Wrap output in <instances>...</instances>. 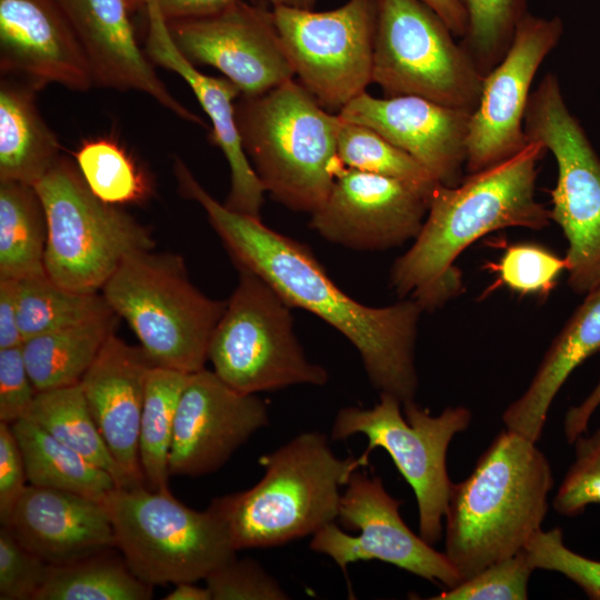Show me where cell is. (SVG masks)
<instances>
[{"label":"cell","mask_w":600,"mask_h":600,"mask_svg":"<svg viewBox=\"0 0 600 600\" xmlns=\"http://www.w3.org/2000/svg\"><path fill=\"white\" fill-rule=\"evenodd\" d=\"M432 192L399 179L341 166L310 227L356 250H384L416 238Z\"/></svg>","instance_id":"cell-17"},{"label":"cell","mask_w":600,"mask_h":600,"mask_svg":"<svg viewBox=\"0 0 600 600\" xmlns=\"http://www.w3.org/2000/svg\"><path fill=\"white\" fill-rule=\"evenodd\" d=\"M163 17L170 20L214 14L240 0H157Z\"/></svg>","instance_id":"cell-46"},{"label":"cell","mask_w":600,"mask_h":600,"mask_svg":"<svg viewBox=\"0 0 600 600\" xmlns=\"http://www.w3.org/2000/svg\"><path fill=\"white\" fill-rule=\"evenodd\" d=\"M236 119L247 157L266 192L287 208L313 213L342 166L339 114L293 79L262 94L242 96Z\"/></svg>","instance_id":"cell-5"},{"label":"cell","mask_w":600,"mask_h":600,"mask_svg":"<svg viewBox=\"0 0 600 600\" xmlns=\"http://www.w3.org/2000/svg\"><path fill=\"white\" fill-rule=\"evenodd\" d=\"M600 351V283L567 321L526 391L502 413L506 429L537 442L550 406L572 371Z\"/></svg>","instance_id":"cell-25"},{"label":"cell","mask_w":600,"mask_h":600,"mask_svg":"<svg viewBox=\"0 0 600 600\" xmlns=\"http://www.w3.org/2000/svg\"><path fill=\"white\" fill-rule=\"evenodd\" d=\"M472 420L470 409L448 407L432 416L416 401L380 393L371 408H341L331 427V438L346 440L363 434L368 446L362 456L381 448L414 492L419 513V534L437 543L443 532L452 481L447 470V451L456 434L466 431Z\"/></svg>","instance_id":"cell-11"},{"label":"cell","mask_w":600,"mask_h":600,"mask_svg":"<svg viewBox=\"0 0 600 600\" xmlns=\"http://www.w3.org/2000/svg\"><path fill=\"white\" fill-rule=\"evenodd\" d=\"M280 38L300 83L339 111L372 82L377 0H349L314 12L273 7Z\"/></svg>","instance_id":"cell-13"},{"label":"cell","mask_w":600,"mask_h":600,"mask_svg":"<svg viewBox=\"0 0 600 600\" xmlns=\"http://www.w3.org/2000/svg\"><path fill=\"white\" fill-rule=\"evenodd\" d=\"M34 88L2 76L0 82V181L36 186L60 156V143L42 119Z\"/></svg>","instance_id":"cell-26"},{"label":"cell","mask_w":600,"mask_h":600,"mask_svg":"<svg viewBox=\"0 0 600 600\" xmlns=\"http://www.w3.org/2000/svg\"><path fill=\"white\" fill-rule=\"evenodd\" d=\"M23 456L11 424L0 421V520L7 523L26 489Z\"/></svg>","instance_id":"cell-44"},{"label":"cell","mask_w":600,"mask_h":600,"mask_svg":"<svg viewBox=\"0 0 600 600\" xmlns=\"http://www.w3.org/2000/svg\"><path fill=\"white\" fill-rule=\"evenodd\" d=\"M128 3L130 6V8H134L137 6H140V4H144V0H128Z\"/></svg>","instance_id":"cell-51"},{"label":"cell","mask_w":600,"mask_h":600,"mask_svg":"<svg viewBox=\"0 0 600 600\" xmlns=\"http://www.w3.org/2000/svg\"><path fill=\"white\" fill-rule=\"evenodd\" d=\"M112 313L102 293L67 289L47 274L18 280V323L23 341Z\"/></svg>","instance_id":"cell-33"},{"label":"cell","mask_w":600,"mask_h":600,"mask_svg":"<svg viewBox=\"0 0 600 600\" xmlns=\"http://www.w3.org/2000/svg\"><path fill=\"white\" fill-rule=\"evenodd\" d=\"M47 239L46 212L36 188L0 181V279L47 274Z\"/></svg>","instance_id":"cell-29"},{"label":"cell","mask_w":600,"mask_h":600,"mask_svg":"<svg viewBox=\"0 0 600 600\" xmlns=\"http://www.w3.org/2000/svg\"><path fill=\"white\" fill-rule=\"evenodd\" d=\"M117 317L112 313L26 339L21 349L36 390L79 383L114 332Z\"/></svg>","instance_id":"cell-27"},{"label":"cell","mask_w":600,"mask_h":600,"mask_svg":"<svg viewBox=\"0 0 600 600\" xmlns=\"http://www.w3.org/2000/svg\"><path fill=\"white\" fill-rule=\"evenodd\" d=\"M204 581L212 600L289 599L279 582L250 558H233L210 572Z\"/></svg>","instance_id":"cell-41"},{"label":"cell","mask_w":600,"mask_h":600,"mask_svg":"<svg viewBox=\"0 0 600 600\" xmlns=\"http://www.w3.org/2000/svg\"><path fill=\"white\" fill-rule=\"evenodd\" d=\"M37 392L21 347L0 349V421L12 424L24 418Z\"/></svg>","instance_id":"cell-43"},{"label":"cell","mask_w":600,"mask_h":600,"mask_svg":"<svg viewBox=\"0 0 600 600\" xmlns=\"http://www.w3.org/2000/svg\"><path fill=\"white\" fill-rule=\"evenodd\" d=\"M24 418L107 471L118 487L133 488L101 437L80 383L37 392Z\"/></svg>","instance_id":"cell-30"},{"label":"cell","mask_w":600,"mask_h":600,"mask_svg":"<svg viewBox=\"0 0 600 600\" xmlns=\"http://www.w3.org/2000/svg\"><path fill=\"white\" fill-rule=\"evenodd\" d=\"M168 26L190 62L218 69L242 96L262 94L296 74L272 11L240 0L214 14Z\"/></svg>","instance_id":"cell-16"},{"label":"cell","mask_w":600,"mask_h":600,"mask_svg":"<svg viewBox=\"0 0 600 600\" xmlns=\"http://www.w3.org/2000/svg\"><path fill=\"white\" fill-rule=\"evenodd\" d=\"M599 406L600 378L589 396L580 404L571 407L566 413L563 429L566 439L570 444L587 431L589 420Z\"/></svg>","instance_id":"cell-47"},{"label":"cell","mask_w":600,"mask_h":600,"mask_svg":"<svg viewBox=\"0 0 600 600\" xmlns=\"http://www.w3.org/2000/svg\"><path fill=\"white\" fill-rule=\"evenodd\" d=\"M18 323V280L0 279V349L21 347Z\"/></svg>","instance_id":"cell-45"},{"label":"cell","mask_w":600,"mask_h":600,"mask_svg":"<svg viewBox=\"0 0 600 600\" xmlns=\"http://www.w3.org/2000/svg\"><path fill=\"white\" fill-rule=\"evenodd\" d=\"M574 460L557 490L552 507L563 517H577L600 503V428L574 442Z\"/></svg>","instance_id":"cell-39"},{"label":"cell","mask_w":600,"mask_h":600,"mask_svg":"<svg viewBox=\"0 0 600 600\" xmlns=\"http://www.w3.org/2000/svg\"><path fill=\"white\" fill-rule=\"evenodd\" d=\"M163 599L166 600H212L207 587L196 586L193 582H180Z\"/></svg>","instance_id":"cell-49"},{"label":"cell","mask_w":600,"mask_h":600,"mask_svg":"<svg viewBox=\"0 0 600 600\" xmlns=\"http://www.w3.org/2000/svg\"><path fill=\"white\" fill-rule=\"evenodd\" d=\"M268 423L267 404L256 394L232 389L204 368L191 373L174 417L169 473L197 477L218 470Z\"/></svg>","instance_id":"cell-18"},{"label":"cell","mask_w":600,"mask_h":600,"mask_svg":"<svg viewBox=\"0 0 600 600\" xmlns=\"http://www.w3.org/2000/svg\"><path fill=\"white\" fill-rule=\"evenodd\" d=\"M1 74L36 90L58 83L76 91L93 84L78 37L58 0H0Z\"/></svg>","instance_id":"cell-20"},{"label":"cell","mask_w":600,"mask_h":600,"mask_svg":"<svg viewBox=\"0 0 600 600\" xmlns=\"http://www.w3.org/2000/svg\"><path fill=\"white\" fill-rule=\"evenodd\" d=\"M553 483L536 442L508 429L497 434L450 491L444 554L462 580L524 549L541 529Z\"/></svg>","instance_id":"cell-3"},{"label":"cell","mask_w":600,"mask_h":600,"mask_svg":"<svg viewBox=\"0 0 600 600\" xmlns=\"http://www.w3.org/2000/svg\"><path fill=\"white\" fill-rule=\"evenodd\" d=\"M173 172L180 192L203 208L236 267L253 271L291 308L313 313L344 336L380 393H389L402 404L414 400V347L423 311L416 300L380 308L358 302L330 279L306 244L218 202L179 158Z\"/></svg>","instance_id":"cell-1"},{"label":"cell","mask_w":600,"mask_h":600,"mask_svg":"<svg viewBox=\"0 0 600 600\" xmlns=\"http://www.w3.org/2000/svg\"><path fill=\"white\" fill-rule=\"evenodd\" d=\"M532 0H459L467 16L461 47L484 78L506 56Z\"/></svg>","instance_id":"cell-36"},{"label":"cell","mask_w":600,"mask_h":600,"mask_svg":"<svg viewBox=\"0 0 600 600\" xmlns=\"http://www.w3.org/2000/svg\"><path fill=\"white\" fill-rule=\"evenodd\" d=\"M547 148L529 141L512 158L470 173L453 187L438 184L411 248L390 271V284L400 297L410 296L422 310H433L462 290L454 262L476 240L510 227L541 230L550 210L536 198L538 162Z\"/></svg>","instance_id":"cell-2"},{"label":"cell","mask_w":600,"mask_h":600,"mask_svg":"<svg viewBox=\"0 0 600 600\" xmlns=\"http://www.w3.org/2000/svg\"><path fill=\"white\" fill-rule=\"evenodd\" d=\"M523 128L557 162L551 190L553 220L563 231L569 286L588 293L600 283V157L569 110L556 74L548 72L531 92Z\"/></svg>","instance_id":"cell-10"},{"label":"cell","mask_w":600,"mask_h":600,"mask_svg":"<svg viewBox=\"0 0 600 600\" xmlns=\"http://www.w3.org/2000/svg\"><path fill=\"white\" fill-rule=\"evenodd\" d=\"M74 157L88 188L106 203H139L151 192L146 173L112 139L86 140Z\"/></svg>","instance_id":"cell-34"},{"label":"cell","mask_w":600,"mask_h":600,"mask_svg":"<svg viewBox=\"0 0 600 600\" xmlns=\"http://www.w3.org/2000/svg\"><path fill=\"white\" fill-rule=\"evenodd\" d=\"M143 7L148 24L147 57L152 63L174 71L189 84L212 123L211 141L222 150L228 161L231 187L223 204L234 212L260 219L266 189L242 146L234 104L240 90L227 78L200 72L180 52L157 0H144Z\"/></svg>","instance_id":"cell-21"},{"label":"cell","mask_w":600,"mask_h":600,"mask_svg":"<svg viewBox=\"0 0 600 600\" xmlns=\"http://www.w3.org/2000/svg\"><path fill=\"white\" fill-rule=\"evenodd\" d=\"M534 569L523 550L493 562L431 600H526Z\"/></svg>","instance_id":"cell-37"},{"label":"cell","mask_w":600,"mask_h":600,"mask_svg":"<svg viewBox=\"0 0 600 600\" xmlns=\"http://www.w3.org/2000/svg\"><path fill=\"white\" fill-rule=\"evenodd\" d=\"M101 293L156 366L187 373L204 368L210 338L227 301L198 290L182 257L153 250L133 253Z\"/></svg>","instance_id":"cell-6"},{"label":"cell","mask_w":600,"mask_h":600,"mask_svg":"<svg viewBox=\"0 0 600 600\" xmlns=\"http://www.w3.org/2000/svg\"><path fill=\"white\" fill-rule=\"evenodd\" d=\"M337 154L347 168L399 179L429 192L439 184L412 157L364 124L341 119Z\"/></svg>","instance_id":"cell-35"},{"label":"cell","mask_w":600,"mask_h":600,"mask_svg":"<svg viewBox=\"0 0 600 600\" xmlns=\"http://www.w3.org/2000/svg\"><path fill=\"white\" fill-rule=\"evenodd\" d=\"M116 546L143 582H196L236 558L228 529L209 506L196 511L169 490L116 487L101 501Z\"/></svg>","instance_id":"cell-7"},{"label":"cell","mask_w":600,"mask_h":600,"mask_svg":"<svg viewBox=\"0 0 600 600\" xmlns=\"http://www.w3.org/2000/svg\"><path fill=\"white\" fill-rule=\"evenodd\" d=\"M30 484L64 490L101 502L117 486L114 479L39 424L21 418L11 424Z\"/></svg>","instance_id":"cell-28"},{"label":"cell","mask_w":600,"mask_h":600,"mask_svg":"<svg viewBox=\"0 0 600 600\" xmlns=\"http://www.w3.org/2000/svg\"><path fill=\"white\" fill-rule=\"evenodd\" d=\"M191 373L154 366L150 369L139 432L140 463L148 488L169 490V454L180 397Z\"/></svg>","instance_id":"cell-32"},{"label":"cell","mask_w":600,"mask_h":600,"mask_svg":"<svg viewBox=\"0 0 600 600\" xmlns=\"http://www.w3.org/2000/svg\"><path fill=\"white\" fill-rule=\"evenodd\" d=\"M50 564L24 548L4 526L0 529V599L34 600Z\"/></svg>","instance_id":"cell-42"},{"label":"cell","mask_w":600,"mask_h":600,"mask_svg":"<svg viewBox=\"0 0 600 600\" xmlns=\"http://www.w3.org/2000/svg\"><path fill=\"white\" fill-rule=\"evenodd\" d=\"M562 34L563 22L558 16L529 12L521 20L508 52L483 78L480 100L470 119L468 174L499 164L527 147L523 122L532 82Z\"/></svg>","instance_id":"cell-15"},{"label":"cell","mask_w":600,"mask_h":600,"mask_svg":"<svg viewBox=\"0 0 600 600\" xmlns=\"http://www.w3.org/2000/svg\"><path fill=\"white\" fill-rule=\"evenodd\" d=\"M34 188L48 226L44 268L56 283L98 292L128 257L153 250L150 229L97 198L69 159L60 157Z\"/></svg>","instance_id":"cell-8"},{"label":"cell","mask_w":600,"mask_h":600,"mask_svg":"<svg viewBox=\"0 0 600 600\" xmlns=\"http://www.w3.org/2000/svg\"><path fill=\"white\" fill-rule=\"evenodd\" d=\"M434 10L449 27L456 38L461 39L467 31V16L459 0H421Z\"/></svg>","instance_id":"cell-48"},{"label":"cell","mask_w":600,"mask_h":600,"mask_svg":"<svg viewBox=\"0 0 600 600\" xmlns=\"http://www.w3.org/2000/svg\"><path fill=\"white\" fill-rule=\"evenodd\" d=\"M111 550L51 566L34 600H149L153 587L140 580Z\"/></svg>","instance_id":"cell-31"},{"label":"cell","mask_w":600,"mask_h":600,"mask_svg":"<svg viewBox=\"0 0 600 600\" xmlns=\"http://www.w3.org/2000/svg\"><path fill=\"white\" fill-rule=\"evenodd\" d=\"M372 82L473 112L483 77L441 17L421 0H377Z\"/></svg>","instance_id":"cell-12"},{"label":"cell","mask_w":600,"mask_h":600,"mask_svg":"<svg viewBox=\"0 0 600 600\" xmlns=\"http://www.w3.org/2000/svg\"><path fill=\"white\" fill-rule=\"evenodd\" d=\"M90 67L93 84L138 90L183 120L204 124L158 78L134 37L128 0H58Z\"/></svg>","instance_id":"cell-22"},{"label":"cell","mask_w":600,"mask_h":600,"mask_svg":"<svg viewBox=\"0 0 600 600\" xmlns=\"http://www.w3.org/2000/svg\"><path fill=\"white\" fill-rule=\"evenodd\" d=\"M471 113L417 96L374 98L363 92L339 111L364 124L419 162L443 186L459 184L466 170Z\"/></svg>","instance_id":"cell-19"},{"label":"cell","mask_w":600,"mask_h":600,"mask_svg":"<svg viewBox=\"0 0 600 600\" xmlns=\"http://www.w3.org/2000/svg\"><path fill=\"white\" fill-rule=\"evenodd\" d=\"M4 526L50 566L72 563L117 547L103 504L64 490L27 486Z\"/></svg>","instance_id":"cell-24"},{"label":"cell","mask_w":600,"mask_h":600,"mask_svg":"<svg viewBox=\"0 0 600 600\" xmlns=\"http://www.w3.org/2000/svg\"><path fill=\"white\" fill-rule=\"evenodd\" d=\"M236 268L237 287L208 346L213 372L247 394L326 384L328 371L307 359L294 334L291 307L260 276Z\"/></svg>","instance_id":"cell-9"},{"label":"cell","mask_w":600,"mask_h":600,"mask_svg":"<svg viewBox=\"0 0 600 600\" xmlns=\"http://www.w3.org/2000/svg\"><path fill=\"white\" fill-rule=\"evenodd\" d=\"M402 501L392 497L379 477L356 470L341 494L338 519L358 532H343L336 522L318 530L310 549L328 556L343 572L350 563L379 560L447 588L462 578L444 552L412 532L400 514Z\"/></svg>","instance_id":"cell-14"},{"label":"cell","mask_w":600,"mask_h":600,"mask_svg":"<svg viewBox=\"0 0 600 600\" xmlns=\"http://www.w3.org/2000/svg\"><path fill=\"white\" fill-rule=\"evenodd\" d=\"M154 366L141 346L128 344L113 332L79 382L101 437L133 487L146 483L139 432L147 379Z\"/></svg>","instance_id":"cell-23"},{"label":"cell","mask_w":600,"mask_h":600,"mask_svg":"<svg viewBox=\"0 0 600 600\" xmlns=\"http://www.w3.org/2000/svg\"><path fill=\"white\" fill-rule=\"evenodd\" d=\"M273 7H288L294 9L312 10L316 0H268Z\"/></svg>","instance_id":"cell-50"},{"label":"cell","mask_w":600,"mask_h":600,"mask_svg":"<svg viewBox=\"0 0 600 600\" xmlns=\"http://www.w3.org/2000/svg\"><path fill=\"white\" fill-rule=\"evenodd\" d=\"M500 281L520 294H548L567 270L564 258L533 243L508 247L493 266Z\"/></svg>","instance_id":"cell-38"},{"label":"cell","mask_w":600,"mask_h":600,"mask_svg":"<svg viewBox=\"0 0 600 600\" xmlns=\"http://www.w3.org/2000/svg\"><path fill=\"white\" fill-rule=\"evenodd\" d=\"M262 478L250 489L214 498L234 549L271 548L313 536L338 519L341 488L369 459L339 458L318 431L297 434L259 460Z\"/></svg>","instance_id":"cell-4"},{"label":"cell","mask_w":600,"mask_h":600,"mask_svg":"<svg viewBox=\"0 0 600 600\" xmlns=\"http://www.w3.org/2000/svg\"><path fill=\"white\" fill-rule=\"evenodd\" d=\"M532 568L556 571L579 586L593 600H600V561L583 557L563 542L562 529L537 531L524 547Z\"/></svg>","instance_id":"cell-40"}]
</instances>
